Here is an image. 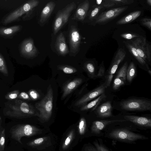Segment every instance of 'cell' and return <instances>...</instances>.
Masks as SVG:
<instances>
[{
    "instance_id": "cell-1",
    "label": "cell",
    "mask_w": 151,
    "mask_h": 151,
    "mask_svg": "<svg viewBox=\"0 0 151 151\" xmlns=\"http://www.w3.org/2000/svg\"><path fill=\"white\" fill-rule=\"evenodd\" d=\"M36 109L26 102L16 99L5 104L3 113L6 116L17 119L39 116V113Z\"/></svg>"
},
{
    "instance_id": "cell-2",
    "label": "cell",
    "mask_w": 151,
    "mask_h": 151,
    "mask_svg": "<svg viewBox=\"0 0 151 151\" xmlns=\"http://www.w3.org/2000/svg\"><path fill=\"white\" fill-rule=\"evenodd\" d=\"M105 135L106 137L120 142L129 143L138 140L147 139L144 135L134 132L126 128H116L107 131Z\"/></svg>"
},
{
    "instance_id": "cell-3",
    "label": "cell",
    "mask_w": 151,
    "mask_h": 151,
    "mask_svg": "<svg viewBox=\"0 0 151 151\" xmlns=\"http://www.w3.org/2000/svg\"><path fill=\"white\" fill-rule=\"evenodd\" d=\"M53 93L52 88L50 86L45 97L35 104L36 108L39 111V117L41 119L47 121L50 117L53 108Z\"/></svg>"
},
{
    "instance_id": "cell-4",
    "label": "cell",
    "mask_w": 151,
    "mask_h": 151,
    "mask_svg": "<svg viewBox=\"0 0 151 151\" xmlns=\"http://www.w3.org/2000/svg\"><path fill=\"white\" fill-rule=\"evenodd\" d=\"M76 8V4L73 2L58 12L53 25V33L56 35L68 22L72 11Z\"/></svg>"
},
{
    "instance_id": "cell-5",
    "label": "cell",
    "mask_w": 151,
    "mask_h": 151,
    "mask_svg": "<svg viewBox=\"0 0 151 151\" xmlns=\"http://www.w3.org/2000/svg\"><path fill=\"white\" fill-rule=\"evenodd\" d=\"M39 129L35 127L28 124L18 125L13 128L11 132V137L22 144L21 139L22 137L30 136L36 134Z\"/></svg>"
},
{
    "instance_id": "cell-6",
    "label": "cell",
    "mask_w": 151,
    "mask_h": 151,
    "mask_svg": "<svg viewBox=\"0 0 151 151\" xmlns=\"http://www.w3.org/2000/svg\"><path fill=\"white\" fill-rule=\"evenodd\" d=\"M120 106L122 109L127 111H150L151 109V102L144 99H130L121 102Z\"/></svg>"
},
{
    "instance_id": "cell-7",
    "label": "cell",
    "mask_w": 151,
    "mask_h": 151,
    "mask_svg": "<svg viewBox=\"0 0 151 151\" xmlns=\"http://www.w3.org/2000/svg\"><path fill=\"white\" fill-rule=\"evenodd\" d=\"M39 3V1L37 0L28 1L6 17L4 21V24H7L16 20L24 14L37 6Z\"/></svg>"
},
{
    "instance_id": "cell-8",
    "label": "cell",
    "mask_w": 151,
    "mask_h": 151,
    "mask_svg": "<svg viewBox=\"0 0 151 151\" xmlns=\"http://www.w3.org/2000/svg\"><path fill=\"white\" fill-rule=\"evenodd\" d=\"M128 8V6H124L104 11L99 15L95 20V23L99 24H106L119 16Z\"/></svg>"
},
{
    "instance_id": "cell-9",
    "label": "cell",
    "mask_w": 151,
    "mask_h": 151,
    "mask_svg": "<svg viewBox=\"0 0 151 151\" xmlns=\"http://www.w3.org/2000/svg\"><path fill=\"white\" fill-rule=\"evenodd\" d=\"M126 55L125 51L120 48L117 51L111 63L107 77L106 88L110 86L114 75L119 64L124 60Z\"/></svg>"
},
{
    "instance_id": "cell-10",
    "label": "cell",
    "mask_w": 151,
    "mask_h": 151,
    "mask_svg": "<svg viewBox=\"0 0 151 151\" xmlns=\"http://www.w3.org/2000/svg\"><path fill=\"white\" fill-rule=\"evenodd\" d=\"M70 52L72 56H75L79 52L81 42V37L76 28L71 26L69 34Z\"/></svg>"
},
{
    "instance_id": "cell-11",
    "label": "cell",
    "mask_w": 151,
    "mask_h": 151,
    "mask_svg": "<svg viewBox=\"0 0 151 151\" xmlns=\"http://www.w3.org/2000/svg\"><path fill=\"white\" fill-rule=\"evenodd\" d=\"M20 50L22 54L27 58L35 57L39 53L33 40L31 38H28L23 41L20 46Z\"/></svg>"
},
{
    "instance_id": "cell-12",
    "label": "cell",
    "mask_w": 151,
    "mask_h": 151,
    "mask_svg": "<svg viewBox=\"0 0 151 151\" xmlns=\"http://www.w3.org/2000/svg\"><path fill=\"white\" fill-rule=\"evenodd\" d=\"M106 85L103 84L85 94L77 101L75 104L76 106H83L88 102L104 93Z\"/></svg>"
},
{
    "instance_id": "cell-13",
    "label": "cell",
    "mask_w": 151,
    "mask_h": 151,
    "mask_svg": "<svg viewBox=\"0 0 151 151\" xmlns=\"http://www.w3.org/2000/svg\"><path fill=\"white\" fill-rule=\"evenodd\" d=\"M126 121L125 119L95 121L92 123L91 128V132L96 136H102L103 135L101 133L102 131L107 125L114 123Z\"/></svg>"
},
{
    "instance_id": "cell-14",
    "label": "cell",
    "mask_w": 151,
    "mask_h": 151,
    "mask_svg": "<svg viewBox=\"0 0 151 151\" xmlns=\"http://www.w3.org/2000/svg\"><path fill=\"white\" fill-rule=\"evenodd\" d=\"M128 67V63L126 62L118 71L115 78L113 88L114 90L117 89L120 86L124 85L126 79V74Z\"/></svg>"
},
{
    "instance_id": "cell-15",
    "label": "cell",
    "mask_w": 151,
    "mask_h": 151,
    "mask_svg": "<svg viewBox=\"0 0 151 151\" xmlns=\"http://www.w3.org/2000/svg\"><path fill=\"white\" fill-rule=\"evenodd\" d=\"M124 118L127 121H129L139 126L147 128L151 127L150 119L144 116L133 115L125 116Z\"/></svg>"
},
{
    "instance_id": "cell-16",
    "label": "cell",
    "mask_w": 151,
    "mask_h": 151,
    "mask_svg": "<svg viewBox=\"0 0 151 151\" xmlns=\"http://www.w3.org/2000/svg\"><path fill=\"white\" fill-rule=\"evenodd\" d=\"M90 6L88 0H86L78 5L72 19L83 21L86 17Z\"/></svg>"
},
{
    "instance_id": "cell-17",
    "label": "cell",
    "mask_w": 151,
    "mask_h": 151,
    "mask_svg": "<svg viewBox=\"0 0 151 151\" xmlns=\"http://www.w3.org/2000/svg\"><path fill=\"white\" fill-rule=\"evenodd\" d=\"M55 47L58 53L61 55L64 56L69 52L65 37L62 33H60L57 37Z\"/></svg>"
},
{
    "instance_id": "cell-18",
    "label": "cell",
    "mask_w": 151,
    "mask_h": 151,
    "mask_svg": "<svg viewBox=\"0 0 151 151\" xmlns=\"http://www.w3.org/2000/svg\"><path fill=\"white\" fill-rule=\"evenodd\" d=\"M131 41L132 44L135 47L139 55L146 62L147 60L145 50L146 39L145 38L142 39L138 37Z\"/></svg>"
},
{
    "instance_id": "cell-19",
    "label": "cell",
    "mask_w": 151,
    "mask_h": 151,
    "mask_svg": "<svg viewBox=\"0 0 151 151\" xmlns=\"http://www.w3.org/2000/svg\"><path fill=\"white\" fill-rule=\"evenodd\" d=\"M55 4L52 1L48 2L42 11L40 19V22L42 24L45 23L50 16L54 9Z\"/></svg>"
},
{
    "instance_id": "cell-20",
    "label": "cell",
    "mask_w": 151,
    "mask_h": 151,
    "mask_svg": "<svg viewBox=\"0 0 151 151\" xmlns=\"http://www.w3.org/2000/svg\"><path fill=\"white\" fill-rule=\"evenodd\" d=\"M96 113L98 116L101 118L112 116V106L111 102L107 101L102 104L97 108Z\"/></svg>"
},
{
    "instance_id": "cell-21",
    "label": "cell",
    "mask_w": 151,
    "mask_h": 151,
    "mask_svg": "<svg viewBox=\"0 0 151 151\" xmlns=\"http://www.w3.org/2000/svg\"><path fill=\"white\" fill-rule=\"evenodd\" d=\"M81 78H76L69 82L63 88L62 99H63L76 89L82 82Z\"/></svg>"
},
{
    "instance_id": "cell-22",
    "label": "cell",
    "mask_w": 151,
    "mask_h": 151,
    "mask_svg": "<svg viewBox=\"0 0 151 151\" xmlns=\"http://www.w3.org/2000/svg\"><path fill=\"white\" fill-rule=\"evenodd\" d=\"M133 0H102L101 5L103 7L109 8L114 6H124L133 3Z\"/></svg>"
},
{
    "instance_id": "cell-23",
    "label": "cell",
    "mask_w": 151,
    "mask_h": 151,
    "mask_svg": "<svg viewBox=\"0 0 151 151\" xmlns=\"http://www.w3.org/2000/svg\"><path fill=\"white\" fill-rule=\"evenodd\" d=\"M141 13V12L140 11H134L118 20L116 24L118 25H121L130 22L139 17Z\"/></svg>"
},
{
    "instance_id": "cell-24",
    "label": "cell",
    "mask_w": 151,
    "mask_h": 151,
    "mask_svg": "<svg viewBox=\"0 0 151 151\" xmlns=\"http://www.w3.org/2000/svg\"><path fill=\"white\" fill-rule=\"evenodd\" d=\"M106 95L104 93L99 96L97 98L88 103L85 104L81 108L80 110L81 111L88 110L91 108H93V110H94L99 104L102 100L106 98Z\"/></svg>"
},
{
    "instance_id": "cell-25",
    "label": "cell",
    "mask_w": 151,
    "mask_h": 151,
    "mask_svg": "<svg viewBox=\"0 0 151 151\" xmlns=\"http://www.w3.org/2000/svg\"><path fill=\"white\" fill-rule=\"evenodd\" d=\"M20 29L19 25H15L9 27L0 28V35L4 36H11L17 32Z\"/></svg>"
},
{
    "instance_id": "cell-26",
    "label": "cell",
    "mask_w": 151,
    "mask_h": 151,
    "mask_svg": "<svg viewBox=\"0 0 151 151\" xmlns=\"http://www.w3.org/2000/svg\"><path fill=\"white\" fill-rule=\"evenodd\" d=\"M136 73V68L134 63H130L127 68L126 77V79L129 82H131L134 78Z\"/></svg>"
},
{
    "instance_id": "cell-27",
    "label": "cell",
    "mask_w": 151,
    "mask_h": 151,
    "mask_svg": "<svg viewBox=\"0 0 151 151\" xmlns=\"http://www.w3.org/2000/svg\"><path fill=\"white\" fill-rule=\"evenodd\" d=\"M126 45L129 51L141 64H146V62L138 54L135 47L132 44L126 43Z\"/></svg>"
},
{
    "instance_id": "cell-28",
    "label": "cell",
    "mask_w": 151,
    "mask_h": 151,
    "mask_svg": "<svg viewBox=\"0 0 151 151\" xmlns=\"http://www.w3.org/2000/svg\"><path fill=\"white\" fill-rule=\"evenodd\" d=\"M58 69L62 70L66 74H72L77 72V70L72 66L64 65H59L58 66Z\"/></svg>"
},
{
    "instance_id": "cell-29",
    "label": "cell",
    "mask_w": 151,
    "mask_h": 151,
    "mask_svg": "<svg viewBox=\"0 0 151 151\" xmlns=\"http://www.w3.org/2000/svg\"><path fill=\"white\" fill-rule=\"evenodd\" d=\"M103 8L101 5H98L95 7L91 11L89 15V19L91 20H95L98 16L100 10Z\"/></svg>"
},
{
    "instance_id": "cell-30",
    "label": "cell",
    "mask_w": 151,
    "mask_h": 151,
    "mask_svg": "<svg viewBox=\"0 0 151 151\" xmlns=\"http://www.w3.org/2000/svg\"><path fill=\"white\" fill-rule=\"evenodd\" d=\"M95 147H87L85 151H109L106 148L101 144L96 142Z\"/></svg>"
},
{
    "instance_id": "cell-31",
    "label": "cell",
    "mask_w": 151,
    "mask_h": 151,
    "mask_svg": "<svg viewBox=\"0 0 151 151\" xmlns=\"http://www.w3.org/2000/svg\"><path fill=\"white\" fill-rule=\"evenodd\" d=\"M0 72L6 76L8 75V71L4 60L0 54Z\"/></svg>"
},
{
    "instance_id": "cell-32",
    "label": "cell",
    "mask_w": 151,
    "mask_h": 151,
    "mask_svg": "<svg viewBox=\"0 0 151 151\" xmlns=\"http://www.w3.org/2000/svg\"><path fill=\"white\" fill-rule=\"evenodd\" d=\"M86 127V119L84 117H82L80 120L78 126V132L81 135H83L85 133Z\"/></svg>"
},
{
    "instance_id": "cell-33",
    "label": "cell",
    "mask_w": 151,
    "mask_h": 151,
    "mask_svg": "<svg viewBox=\"0 0 151 151\" xmlns=\"http://www.w3.org/2000/svg\"><path fill=\"white\" fill-rule=\"evenodd\" d=\"M5 138V130L4 129L0 133V151H4Z\"/></svg>"
},
{
    "instance_id": "cell-34",
    "label": "cell",
    "mask_w": 151,
    "mask_h": 151,
    "mask_svg": "<svg viewBox=\"0 0 151 151\" xmlns=\"http://www.w3.org/2000/svg\"><path fill=\"white\" fill-rule=\"evenodd\" d=\"M19 94V90H14L7 94L5 96V98L9 100H14L18 98Z\"/></svg>"
},
{
    "instance_id": "cell-35",
    "label": "cell",
    "mask_w": 151,
    "mask_h": 151,
    "mask_svg": "<svg viewBox=\"0 0 151 151\" xmlns=\"http://www.w3.org/2000/svg\"><path fill=\"white\" fill-rule=\"evenodd\" d=\"M73 135L74 132L72 131L69 133L63 143L62 146L63 149H65L68 147L73 139Z\"/></svg>"
},
{
    "instance_id": "cell-36",
    "label": "cell",
    "mask_w": 151,
    "mask_h": 151,
    "mask_svg": "<svg viewBox=\"0 0 151 151\" xmlns=\"http://www.w3.org/2000/svg\"><path fill=\"white\" fill-rule=\"evenodd\" d=\"M85 67L87 71L91 75L93 76L95 74V67L92 63L90 62L86 63Z\"/></svg>"
},
{
    "instance_id": "cell-37",
    "label": "cell",
    "mask_w": 151,
    "mask_h": 151,
    "mask_svg": "<svg viewBox=\"0 0 151 151\" xmlns=\"http://www.w3.org/2000/svg\"><path fill=\"white\" fill-rule=\"evenodd\" d=\"M145 50L147 60L149 62L151 60V45L149 43L146 42L145 45Z\"/></svg>"
},
{
    "instance_id": "cell-38",
    "label": "cell",
    "mask_w": 151,
    "mask_h": 151,
    "mask_svg": "<svg viewBox=\"0 0 151 151\" xmlns=\"http://www.w3.org/2000/svg\"><path fill=\"white\" fill-rule=\"evenodd\" d=\"M120 36L123 38L127 40H131L139 36L137 34L129 32L122 33L120 35Z\"/></svg>"
},
{
    "instance_id": "cell-39",
    "label": "cell",
    "mask_w": 151,
    "mask_h": 151,
    "mask_svg": "<svg viewBox=\"0 0 151 151\" xmlns=\"http://www.w3.org/2000/svg\"><path fill=\"white\" fill-rule=\"evenodd\" d=\"M141 22L144 26L147 27L150 30L151 29V19L150 18H145L141 20Z\"/></svg>"
},
{
    "instance_id": "cell-40",
    "label": "cell",
    "mask_w": 151,
    "mask_h": 151,
    "mask_svg": "<svg viewBox=\"0 0 151 151\" xmlns=\"http://www.w3.org/2000/svg\"><path fill=\"white\" fill-rule=\"evenodd\" d=\"M45 138L43 137H40L36 139L28 144L30 146H33L38 145L42 144L44 141Z\"/></svg>"
},
{
    "instance_id": "cell-41",
    "label": "cell",
    "mask_w": 151,
    "mask_h": 151,
    "mask_svg": "<svg viewBox=\"0 0 151 151\" xmlns=\"http://www.w3.org/2000/svg\"><path fill=\"white\" fill-rule=\"evenodd\" d=\"M105 73V68L104 65V62L103 61L100 65L99 68L96 76V77H99L103 76Z\"/></svg>"
},
{
    "instance_id": "cell-42",
    "label": "cell",
    "mask_w": 151,
    "mask_h": 151,
    "mask_svg": "<svg viewBox=\"0 0 151 151\" xmlns=\"http://www.w3.org/2000/svg\"><path fill=\"white\" fill-rule=\"evenodd\" d=\"M29 94L30 98L33 100L37 99L39 97V93L36 91L34 90H30L29 91Z\"/></svg>"
},
{
    "instance_id": "cell-43",
    "label": "cell",
    "mask_w": 151,
    "mask_h": 151,
    "mask_svg": "<svg viewBox=\"0 0 151 151\" xmlns=\"http://www.w3.org/2000/svg\"><path fill=\"white\" fill-rule=\"evenodd\" d=\"M17 98L28 100H30L31 99L29 95L26 93L24 92H22L20 93Z\"/></svg>"
},
{
    "instance_id": "cell-44",
    "label": "cell",
    "mask_w": 151,
    "mask_h": 151,
    "mask_svg": "<svg viewBox=\"0 0 151 151\" xmlns=\"http://www.w3.org/2000/svg\"><path fill=\"white\" fill-rule=\"evenodd\" d=\"M147 4L150 6H151V0H147Z\"/></svg>"
},
{
    "instance_id": "cell-45",
    "label": "cell",
    "mask_w": 151,
    "mask_h": 151,
    "mask_svg": "<svg viewBox=\"0 0 151 151\" xmlns=\"http://www.w3.org/2000/svg\"><path fill=\"white\" fill-rule=\"evenodd\" d=\"M1 117L0 116V120H1Z\"/></svg>"
}]
</instances>
